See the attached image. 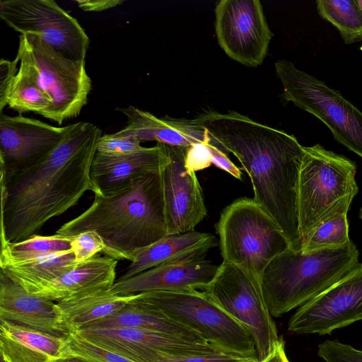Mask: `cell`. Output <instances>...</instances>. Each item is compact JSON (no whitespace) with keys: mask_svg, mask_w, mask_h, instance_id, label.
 Returning <instances> with one entry per match:
<instances>
[{"mask_svg":"<svg viewBox=\"0 0 362 362\" xmlns=\"http://www.w3.org/2000/svg\"><path fill=\"white\" fill-rule=\"evenodd\" d=\"M253 362H290L285 350V341L282 336H279L271 351L262 360Z\"/></svg>","mask_w":362,"mask_h":362,"instance_id":"ab89813d","label":"cell"},{"mask_svg":"<svg viewBox=\"0 0 362 362\" xmlns=\"http://www.w3.org/2000/svg\"><path fill=\"white\" fill-rule=\"evenodd\" d=\"M53 362H90L80 357L66 356L58 359H54Z\"/></svg>","mask_w":362,"mask_h":362,"instance_id":"60d3db41","label":"cell"},{"mask_svg":"<svg viewBox=\"0 0 362 362\" xmlns=\"http://www.w3.org/2000/svg\"><path fill=\"white\" fill-rule=\"evenodd\" d=\"M77 263L72 250L28 256L0 252V271L25 290L59 276Z\"/></svg>","mask_w":362,"mask_h":362,"instance_id":"484cf974","label":"cell"},{"mask_svg":"<svg viewBox=\"0 0 362 362\" xmlns=\"http://www.w3.org/2000/svg\"><path fill=\"white\" fill-rule=\"evenodd\" d=\"M101 136L91 122L71 124L62 142L42 158L8 170L1 166V247L37 235L87 191L100 194L90 168Z\"/></svg>","mask_w":362,"mask_h":362,"instance_id":"6da1fadb","label":"cell"},{"mask_svg":"<svg viewBox=\"0 0 362 362\" xmlns=\"http://www.w3.org/2000/svg\"><path fill=\"white\" fill-rule=\"evenodd\" d=\"M137 294L138 299L197 331L206 342L220 351L257 358L255 343L250 332L221 308L205 291H159Z\"/></svg>","mask_w":362,"mask_h":362,"instance_id":"ba28073f","label":"cell"},{"mask_svg":"<svg viewBox=\"0 0 362 362\" xmlns=\"http://www.w3.org/2000/svg\"><path fill=\"white\" fill-rule=\"evenodd\" d=\"M274 69L283 86L282 100L316 117L338 143L362 158V111L339 90L290 61L277 60Z\"/></svg>","mask_w":362,"mask_h":362,"instance_id":"9c48e42d","label":"cell"},{"mask_svg":"<svg viewBox=\"0 0 362 362\" xmlns=\"http://www.w3.org/2000/svg\"><path fill=\"white\" fill-rule=\"evenodd\" d=\"M215 30L226 54L245 66L261 65L273 36L259 0H221L215 8Z\"/></svg>","mask_w":362,"mask_h":362,"instance_id":"7c38bea8","label":"cell"},{"mask_svg":"<svg viewBox=\"0 0 362 362\" xmlns=\"http://www.w3.org/2000/svg\"><path fill=\"white\" fill-rule=\"evenodd\" d=\"M75 3L84 11H102L124 3L123 0H76Z\"/></svg>","mask_w":362,"mask_h":362,"instance_id":"f35d334b","label":"cell"},{"mask_svg":"<svg viewBox=\"0 0 362 362\" xmlns=\"http://www.w3.org/2000/svg\"><path fill=\"white\" fill-rule=\"evenodd\" d=\"M362 320V264L297 309L287 329L296 334H330Z\"/></svg>","mask_w":362,"mask_h":362,"instance_id":"4fadbf2b","label":"cell"},{"mask_svg":"<svg viewBox=\"0 0 362 362\" xmlns=\"http://www.w3.org/2000/svg\"><path fill=\"white\" fill-rule=\"evenodd\" d=\"M223 261L242 268L262 286L263 272L291 245L277 223L253 199L227 206L216 225Z\"/></svg>","mask_w":362,"mask_h":362,"instance_id":"8992f818","label":"cell"},{"mask_svg":"<svg viewBox=\"0 0 362 362\" xmlns=\"http://www.w3.org/2000/svg\"><path fill=\"white\" fill-rule=\"evenodd\" d=\"M76 332L99 346L136 362H159L170 358L221 351L207 342L142 329L86 328Z\"/></svg>","mask_w":362,"mask_h":362,"instance_id":"5bb4252c","label":"cell"},{"mask_svg":"<svg viewBox=\"0 0 362 362\" xmlns=\"http://www.w3.org/2000/svg\"><path fill=\"white\" fill-rule=\"evenodd\" d=\"M205 291L221 308L250 332L255 343L257 359H263L279 336L262 286L240 267L223 261Z\"/></svg>","mask_w":362,"mask_h":362,"instance_id":"30bf717a","label":"cell"},{"mask_svg":"<svg viewBox=\"0 0 362 362\" xmlns=\"http://www.w3.org/2000/svg\"><path fill=\"white\" fill-rule=\"evenodd\" d=\"M122 327L142 329L206 342L197 331L171 318L155 306L138 299V294L119 310L84 329Z\"/></svg>","mask_w":362,"mask_h":362,"instance_id":"d4e9b609","label":"cell"},{"mask_svg":"<svg viewBox=\"0 0 362 362\" xmlns=\"http://www.w3.org/2000/svg\"><path fill=\"white\" fill-rule=\"evenodd\" d=\"M73 236L54 234L49 236L34 235L18 243H8L1 247V252L21 255H36L57 253L71 250Z\"/></svg>","mask_w":362,"mask_h":362,"instance_id":"f546056e","label":"cell"},{"mask_svg":"<svg viewBox=\"0 0 362 362\" xmlns=\"http://www.w3.org/2000/svg\"><path fill=\"white\" fill-rule=\"evenodd\" d=\"M160 170L94 194L91 205L56 233L74 236L94 231L103 242L105 256L132 262L139 251L168 235Z\"/></svg>","mask_w":362,"mask_h":362,"instance_id":"3957f363","label":"cell"},{"mask_svg":"<svg viewBox=\"0 0 362 362\" xmlns=\"http://www.w3.org/2000/svg\"><path fill=\"white\" fill-rule=\"evenodd\" d=\"M168 161V156L162 143L143 147L127 156H110L96 152L90 175L100 193H106L139 175L160 170Z\"/></svg>","mask_w":362,"mask_h":362,"instance_id":"44dd1931","label":"cell"},{"mask_svg":"<svg viewBox=\"0 0 362 362\" xmlns=\"http://www.w3.org/2000/svg\"><path fill=\"white\" fill-rule=\"evenodd\" d=\"M163 145L168 156L160 170L168 234L190 232L207 214L202 190L195 173L185 166L188 146Z\"/></svg>","mask_w":362,"mask_h":362,"instance_id":"9a60e30c","label":"cell"},{"mask_svg":"<svg viewBox=\"0 0 362 362\" xmlns=\"http://www.w3.org/2000/svg\"><path fill=\"white\" fill-rule=\"evenodd\" d=\"M16 57L28 66L52 101L42 117L60 125L81 113L91 90L86 60L65 57L35 34L19 35Z\"/></svg>","mask_w":362,"mask_h":362,"instance_id":"52a82bcc","label":"cell"},{"mask_svg":"<svg viewBox=\"0 0 362 362\" xmlns=\"http://www.w3.org/2000/svg\"><path fill=\"white\" fill-rule=\"evenodd\" d=\"M66 339L0 320V354L8 362H53L64 356Z\"/></svg>","mask_w":362,"mask_h":362,"instance_id":"603a6c76","label":"cell"},{"mask_svg":"<svg viewBox=\"0 0 362 362\" xmlns=\"http://www.w3.org/2000/svg\"><path fill=\"white\" fill-rule=\"evenodd\" d=\"M208 143H197L188 146L185 166L189 171L195 173L209 168L212 164V155Z\"/></svg>","mask_w":362,"mask_h":362,"instance_id":"d590c367","label":"cell"},{"mask_svg":"<svg viewBox=\"0 0 362 362\" xmlns=\"http://www.w3.org/2000/svg\"><path fill=\"white\" fill-rule=\"evenodd\" d=\"M317 354L325 362H362V351L337 339L319 344Z\"/></svg>","mask_w":362,"mask_h":362,"instance_id":"d6a6232c","label":"cell"},{"mask_svg":"<svg viewBox=\"0 0 362 362\" xmlns=\"http://www.w3.org/2000/svg\"><path fill=\"white\" fill-rule=\"evenodd\" d=\"M0 362H8L1 354H0Z\"/></svg>","mask_w":362,"mask_h":362,"instance_id":"7bdbcfd3","label":"cell"},{"mask_svg":"<svg viewBox=\"0 0 362 362\" xmlns=\"http://www.w3.org/2000/svg\"><path fill=\"white\" fill-rule=\"evenodd\" d=\"M55 303L32 294L0 271V320L66 339Z\"/></svg>","mask_w":362,"mask_h":362,"instance_id":"ac0fdd59","label":"cell"},{"mask_svg":"<svg viewBox=\"0 0 362 362\" xmlns=\"http://www.w3.org/2000/svg\"><path fill=\"white\" fill-rule=\"evenodd\" d=\"M71 126L54 127L22 115L1 113V166L8 170L42 158L62 142Z\"/></svg>","mask_w":362,"mask_h":362,"instance_id":"2e32d148","label":"cell"},{"mask_svg":"<svg viewBox=\"0 0 362 362\" xmlns=\"http://www.w3.org/2000/svg\"><path fill=\"white\" fill-rule=\"evenodd\" d=\"M358 7L359 8L361 12L362 13V0H355Z\"/></svg>","mask_w":362,"mask_h":362,"instance_id":"b9f144b4","label":"cell"},{"mask_svg":"<svg viewBox=\"0 0 362 362\" xmlns=\"http://www.w3.org/2000/svg\"><path fill=\"white\" fill-rule=\"evenodd\" d=\"M119 110L126 115L127 125L117 133L134 136L141 142L156 141L157 143L184 146L209 142L206 129L197 118H159L132 105Z\"/></svg>","mask_w":362,"mask_h":362,"instance_id":"d6986e66","label":"cell"},{"mask_svg":"<svg viewBox=\"0 0 362 362\" xmlns=\"http://www.w3.org/2000/svg\"><path fill=\"white\" fill-rule=\"evenodd\" d=\"M256 360H257V358H243L230 354L218 351L209 354L170 358L159 362H253Z\"/></svg>","mask_w":362,"mask_h":362,"instance_id":"8d00e7d4","label":"cell"},{"mask_svg":"<svg viewBox=\"0 0 362 362\" xmlns=\"http://www.w3.org/2000/svg\"><path fill=\"white\" fill-rule=\"evenodd\" d=\"M8 97V107L18 115L32 111L42 115L52 105V101L40 88L28 66L20 62Z\"/></svg>","mask_w":362,"mask_h":362,"instance_id":"83f0119b","label":"cell"},{"mask_svg":"<svg viewBox=\"0 0 362 362\" xmlns=\"http://www.w3.org/2000/svg\"><path fill=\"white\" fill-rule=\"evenodd\" d=\"M137 294L119 296L110 288L82 292L55 303L62 324L71 334L122 309Z\"/></svg>","mask_w":362,"mask_h":362,"instance_id":"cb8c5ba5","label":"cell"},{"mask_svg":"<svg viewBox=\"0 0 362 362\" xmlns=\"http://www.w3.org/2000/svg\"><path fill=\"white\" fill-rule=\"evenodd\" d=\"M359 218L362 220V208H361L359 211Z\"/></svg>","mask_w":362,"mask_h":362,"instance_id":"ee69618b","label":"cell"},{"mask_svg":"<svg viewBox=\"0 0 362 362\" xmlns=\"http://www.w3.org/2000/svg\"><path fill=\"white\" fill-rule=\"evenodd\" d=\"M217 245L216 237L210 233L192 230L168 234L139 251L118 280L127 279L163 264L204 259L209 250Z\"/></svg>","mask_w":362,"mask_h":362,"instance_id":"ffe728a7","label":"cell"},{"mask_svg":"<svg viewBox=\"0 0 362 362\" xmlns=\"http://www.w3.org/2000/svg\"><path fill=\"white\" fill-rule=\"evenodd\" d=\"M346 214L337 213L319 224L303 242L301 251L309 252L346 244L350 240Z\"/></svg>","mask_w":362,"mask_h":362,"instance_id":"f1b7e54d","label":"cell"},{"mask_svg":"<svg viewBox=\"0 0 362 362\" xmlns=\"http://www.w3.org/2000/svg\"><path fill=\"white\" fill-rule=\"evenodd\" d=\"M297 209L303 242L319 224L337 213L347 214L358 192L356 163L320 144L303 146Z\"/></svg>","mask_w":362,"mask_h":362,"instance_id":"5b68a950","label":"cell"},{"mask_svg":"<svg viewBox=\"0 0 362 362\" xmlns=\"http://www.w3.org/2000/svg\"><path fill=\"white\" fill-rule=\"evenodd\" d=\"M208 147L212 155V163L220 169L228 173L238 180L242 179V173L232 163L226 153L208 143Z\"/></svg>","mask_w":362,"mask_h":362,"instance_id":"74e56055","label":"cell"},{"mask_svg":"<svg viewBox=\"0 0 362 362\" xmlns=\"http://www.w3.org/2000/svg\"><path fill=\"white\" fill-rule=\"evenodd\" d=\"M0 18L21 35H39L68 58L86 60L88 36L78 21L53 0H1Z\"/></svg>","mask_w":362,"mask_h":362,"instance_id":"8fae6325","label":"cell"},{"mask_svg":"<svg viewBox=\"0 0 362 362\" xmlns=\"http://www.w3.org/2000/svg\"><path fill=\"white\" fill-rule=\"evenodd\" d=\"M143 147L136 136L116 132L102 135L98 140L96 152L105 156H121L133 154Z\"/></svg>","mask_w":362,"mask_h":362,"instance_id":"1f68e13d","label":"cell"},{"mask_svg":"<svg viewBox=\"0 0 362 362\" xmlns=\"http://www.w3.org/2000/svg\"><path fill=\"white\" fill-rule=\"evenodd\" d=\"M73 356L90 362H136L73 332L66 339L64 356ZM63 356V357H64Z\"/></svg>","mask_w":362,"mask_h":362,"instance_id":"4dcf8cb0","label":"cell"},{"mask_svg":"<svg viewBox=\"0 0 362 362\" xmlns=\"http://www.w3.org/2000/svg\"><path fill=\"white\" fill-rule=\"evenodd\" d=\"M20 62L18 57L13 61L1 59L0 61V113L8 105L11 89L12 88L17 71V64Z\"/></svg>","mask_w":362,"mask_h":362,"instance_id":"e575fe53","label":"cell"},{"mask_svg":"<svg viewBox=\"0 0 362 362\" xmlns=\"http://www.w3.org/2000/svg\"><path fill=\"white\" fill-rule=\"evenodd\" d=\"M117 260L99 255L78 262L59 276L26 290L53 301L99 288H110L115 282Z\"/></svg>","mask_w":362,"mask_h":362,"instance_id":"7402d4cb","label":"cell"},{"mask_svg":"<svg viewBox=\"0 0 362 362\" xmlns=\"http://www.w3.org/2000/svg\"><path fill=\"white\" fill-rule=\"evenodd\" d=\"M218 269V266L205 258L163 264L127 279L117 280L110 290L119 296L159 291H206Z\"/></svg>","mask_w":362,"mask_h":362,"instance_id":"e0dca14e","label":"cell"},{"mask_svg":"<svg viewBox=\"0 0 362 362\" xmlns=\"http://www.w3.org/2000/svg\"><path fill=\"white\" fill-rule=\"evenodd\" d=\"M103 250L100 236L94 231H86L73 236L71 250L76 262L88 260Z\"/></svg>","mask_w":362,"mask_h":362,"instance_id":"836d02e7","label":"cell"},{"mask_svg":"<svg viewBox=\"0 0 362 362\" xmlns=\"http://www.w3.org/2000/svg\"><path fill=\"white\" fill-rule=\"evenodd\" d=\"M358 256L350 240L341 247L309 252L290 247L274 257L262 277L271 315L279 317L320 294L357 267Z\"/></svg>","mask_w":362,"mask_h":362,"instance_id":"277c9868","label":"cell"},{"mask_svg":"<svg viewBox=\"0 0 362 362\" xmlns=\"http://www.w3.org/2000/svg\"><path fill=\"white\" fill-rule=\"evenodd\" d=\"M316 5L319 15L337 28L345 44L362 41V13L355 0H317Z\"/></svg>","mask_w":362,"mask_h":362,"instance_id":"4316f807","label":"cell"},{"mask_svg":"<svg viewBox=\"0 0 362 362\" xmlns=\"http://www.w3.org/2000/svg\"><path fill=\"white\" fill-rule=\"evenodd\" d=\"M197 119L209 144L238 158L250 178L253 199L280 226L291 248L301 250L297 190L303 152L296 136L235 111L206 112Z\"/></svg>","mask_w":362,"mask_h":362,"instance_id":"7a4b0ae2","label":"cell"}]
</instances>
